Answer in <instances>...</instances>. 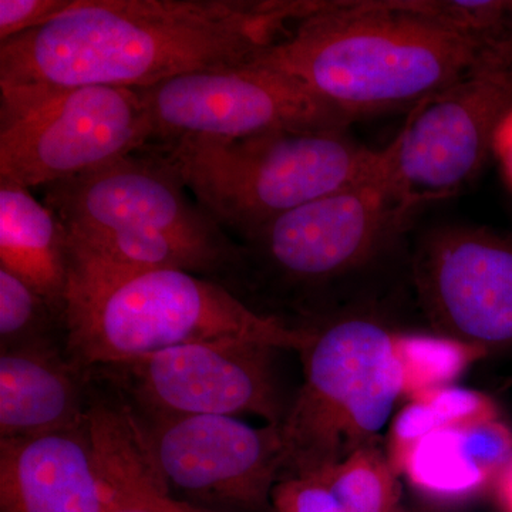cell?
<instances>
[{
	"mask_svg": "<svg viewBox=\"0 0 512 512\" xmlns=\"http://www.w3.org/2000/svg\"><path fill=\"white\" fill-rule=\"evenodd\" d=\"M312 0H73L0 43V87L146 89L258 59Z\"/></svg>",
	"mask_w": 512,
	"mask_h": 512,
	"instance_id": "cell-1",
	"label": "cell"
},
{
	"mask_svg": "<svg viewBox=\"0 0 512 512\" xmlns=\"http://www.w3.org/2000/svg\"><path fill=\"white\" fill-rule=\"evenodd\" d=\"M495 40L450 25L443 2H316L258 60L291 74L350 124L413 110Z\"/></svg>",
	"mask_w": 512,
	"mask_h": 512,
	"instance_id": "cell-2",
	"label": "cell"
},
{
	"mask_svg": "<svg viewBox=\"0 0 512 512\" xmlns=\"http://www.w3.org/2000/svg\"><path fill=\"white\" fill-rule=\"evenodd\" d=\"M62 326L67 355L86 370L192 343H258L302 353L315 335L256 311L220 282L174 268L72 289Z\"/></svg>",
	"mask_w": 512,
	"mask_h": 512,
	"instance_id": "cell-3",
	"label": "cell"
},
{
	"mask_svg": "<svg viewBox=\"0 0 512 512\" xmlns=\"http://www.w3.org/2000/svg\"><path fill=\"white\" fill-rule=\"evenodd\" d=\"M66 237L97 239L160 268L184 269L234 292L241 244L192 198L173 165L146 147L43 187Z\"/></svg>",
	"mask_w": 512,
	"mask_h": 512,
	"instance_id": "cell-4",
	"label": "cell"
},
{
	"mask_svg": "<svg viewBox=\"0 0 512 512\" xmlns=\"http://www.w3.org/2000/svg\"><path fill=\"white\" fill-rule=\"evenodd\" d=\"M173 165L192 198L241 238L286 212L342 190L383 160L348 130L278 131L244 138L148 143Z\"/></svg>",
	"mask_w": 512,
	"mask_h": 512,
	"instance_id": "cell-5",
	"label": "cell"
},
{
	"mask_svg": "<svg viewBox=\"0 0 512 512\" xmlns=\"http://www.w3.org/2000/svg\"><path fill=\"white\" fill-rule=\"evenodd\" d=\"M396 339L363 318L315 330L302 352L305 382L281 424V480L332 466L375 443L404 396Z\"/></svg>",
	"mask_w": 512,
	"mask_h": 512,
	"instance_id": "cell-6",
	"label": "cell"
},
{
	"mask_svg": "<svg viewBox=\"0 0 512 512\" xmlns=\"http://www.w3.org/2000/svg\"><path fill=\"white\" fill-rule=\"evenodd\" d=\"M151 138L137 89L0 87V183L47 187L136 153Z\"/></svg>",
	"mask_w": 512,
	"mask_h": 512,
	"instance_id": "cell-7",
	"label": "cell"
},
{
	"mask_svg": "<svg viewBox=\"0 0 512 512\" xmlns=\"http://www.w3.org/2000/svg\"><path fill=\"white\" fill-rule=\"evenodd\" d=\"M512 110V35L481 50L456 82L407 114L387 144L393 190L410 214L447 200L480 175Z\"/></svg>",
	"mask_w": 512,
	"mask_h": 512,
	"instance_id": "cell-8",
	"label": "cell"
},
{
	"mask_svg": "<svg viewBox=\"0 0 512 512\" xmlns=\"http://www.w3.org/2000/svg\"><path fill=\"white\" fill-rule=\"evenodd\" d=\"M120 402L92 399L74 429L0 440V512H109L153 481Z\"/></svg>",
	"mask_w": 512,
	"mask_h": 512,
	"instance_id": "cell-9",
	"label": "cell"
},
{
	"mask_svg": "<svg viewBox=\"0 0 512 512\" xmlns=\"http://www.w3.org/2000/svg\"><path fill=\"white\" fill-rule=\"evenodd\" d=\"M382 163L363 180L286 212L242 238V271L288 288H315L372 261L414 215Z\"/></svg>",
	"mask_w": 512,
	"mask_h": 512,
	"instance_id": "cell-10",
	"label": "cell"
},
{
	"mask_svg": "<svg viewBox=\"0 0 512 512\" xmlns=\"http://www.w3.org/2000/svg\"><path fill=\"white\" fill-rule=\"evenodd\" d=\"M133 417L148 461L174 500L180 495V503L205 512L272 508L284 463L281 426L252 427L231 416Z\"/></svg>",
	"mask_w": 512,
	"mask_h": 512,
	"instance_id": "cell-11",
	"label": "cell"
},
{
	"mask_svg": "<svg viewBox=\"0 0 512 512\" xmlns=\"http://www.w3.org/2000/svg\"><path fill=\"white\" fill-rule=\"evenodd\" d=\"M258 343L212 342L177 346L103 372L138 419L255 414L281 426L284 406L274 356Z\"/></svg>",
	"mask_w": 512,
	"mask_h": 512,
	"instance_id": "cell-12",
	"label": "cell"
},
{
	"mask_svg": "<svg viewBox=\"0 0 512 512\" xmlns=\"http://www.w3.org/2000/svg\"><path fill=\"white\" fill-rule=\"evenodd\" d=\"M137 90L150 114V143L349 127L298 79L258 59Z\"/></svg>",
	"mask_w": 512,
	"mask_h": 512,
	"instance_id": "cell-13",
	"label": "cell"
},
{
	"mask_svg": "<svg viewBox=\"0 0 512 512\" xmlns=\"http://www.w3.org/2000/svg\"><path fill=\"white\" fill-rule=\"evenodd\" d=\"M421 305L441 336L485 353L512 346V234L434 229L414 258Z\"/></svg>",
	"mask_w": 512,
	"mask_h": 512,
	"instance_id": "cell-14",
	"label": "cell"
},
{
	"mask_svg": "<svg viewBox=\"0 0 512 512\" xmlns=\"http://www.w3.org/2000/svg\"><path fill=\"white\" fill-rule=\"evenodd\" d=\"M86 372L52 339L0 353V437L22 439L74 429L92 397Z\"/></svg>",
	"mask_w": 512,
	"mask_h": 512,
	"instance_id": "cell-15",
	"label": "cell"
},
{
	"mask_svg": "<svg viewBox=\"0 0 512 512\" xmlns=\"http://www.w3.org/2000/svg\"><path fill=\"white\" fill-rule=\"evenodd\" d=\"M512 457V429L503 420L443 427L410 448L399 468L437 501H464L494 483Z\"/></svg>",
	"mask_w": 512,
	"mask_h": 512,
	"instance_id": "cell-16",
	"label": "cell"
},
{
	"mask_svg": "<svg viewBox=\"0 0 512 512\" xmlns=\"http://www.w3.org/2000/svg\"><path fill=\"white\" fill-rule=\"evenodd\" d=\"M0 268L50 303L62 319L70 279L66 232L28 188L0 183Z\"/></svg>",
	"mask_w": 512,
	"mask_h": 512,
	"instance_id": "cell-17",
	"label": "cell"
},
{
	"mask_svg": "<svg viewBox=\"0 0 512 512\" xmlns=\"http://www.w3.org/2000/svg\"><path fill=\"white\" fill-rule=\"evenodd\" d=\"M387 454L376 443L302 476L279 481L274 512H397L400 485Z\"/></svg>",
	"mask_w": 512,
	"mask_h": 512,
	"instance_id": "cell-18",
	"label": "cell"
},
{
	"mask_svg": "<svg viewBox=\"0 0 512 512\" xmlns=\"http://www.w3.org/2000/svg\"><path fill=\"white\" fill-rule=\"evenodd\" d=\"M397 353L404 372V396L413 399L463 375L487 356L484 350L446 336L397 335Z\"/></svg>",
	"mask_w": 512,
	"mask_h": 512,
	"instance_id": "cell-19",
	"label": "cell"
},
{
	"mask_svg": "<svg viewBox=\"0 0 512 512\" xmlns=\"http://www.w3.org/2000/svg\"><path fill=\"white\" fill-rule=\"evenodd\" d=\"M55 323L62 326V319L50 303L18 276L0 268V348L50 340Z\"/></svg>",
	"mask_w": 512,
	"mask_h": 512,
	"instance_id": "cell-20",
	"label": "cell"
},
{
	"mask_svg": "<svg viewBox=\"0 0 512 512\" xmlns=\"http://www.w3.org/2000/svg\"><path fill=\"white\" fill-rule=\"evenodd\" d=\"M413 399L429 404L443 427L467 426L500 417L493 399L476 390L446 386L421 393Z\"/></svg>",
	"mask_w": 512,
	"mask_h": 512,
	"instance_id": "cell-21",
	"label": "cell"
},
{
	"mask_svg": "<svg viewBox=\"0 0 512 512\" xmlns=\"http://www.w3.org/2000/svg\"><path fill=\"white\" fill-rule=\"evenodd\" d=\"M73 0H0V43L46 25Z\"/></svg>",
	"mask_w": 512,
	"mask_h": 512,
	"instance_id": "cell-22",
	"label": "cell"
},
{
	"mask_svg": "<svg viewBox=\"0 0 512 512\" xmlns=\"http://www.w3.org/2000/svg\"><path fill=\"white\" fill-rule=\"evenodd\" d=\"M190 505L174 500L158 481L140 485L121 495L109 512H192Z\"/></svg>",
	"mask_w": 512,
	"mask_h": 512,
	"instance_id": "cell-23",
	"label": "cell"
},
{
	"mask_svg": "<svg viewBox=\"0 0 512 512\" xmlns=\"http://www.w3.org/2000/svg\"><path fill=\"white\" fill-rule=\"evenodd\" d=\"M493 156L497 158L505 180L512 190V110L495 134Z\"/></svg>",
	"mask_w": 512,
	"mask_h": 512,
	"instance_id": "cell-24",
	"label": "cell"
},
{
	"mask_svg": "<svg viewBox=\"0 0 512 512\" xmlns=\"http://www.w3.org/2000/svg\"><path fill=\"white\" fill-rule=\"evenodd\" d=\"M497 498L505 512H512V457L494 481Z\"/></svg>",
	"mask_w": 512,
	"mask_h": 512,
	"instance_id": "cell-25",
	"label": "cell"
},
{
	"mask_svg": "<svg viewBox=\"0 0 512 512\" xmlns=\"http://www.w3.org/2000/svg\"><path fill=\"white\" fill-rule=\"evenodd\" d=\"M505 389H510L512 387V377L507 380V383L504 384Z\"/></svg>",
	"mask_w": 512,
	"mask_h": 512,
	"instance_id": "cell-26",
	"label": "cell"
},
{
	"mask_svg": "<svg viewBox=\"0 0 512 512\" xmlns=\"http://www.w3.org/2000/svg\"><path fill=\"white\" fill-rule=\"evenodd\" d=\"M397 512H400V511H397Z\"/></svg>",
	"mask_w": 512,
	"mask_h": 512,
	"instance_id": "cell-27",
	"label": "cell"
}]
</instances>
